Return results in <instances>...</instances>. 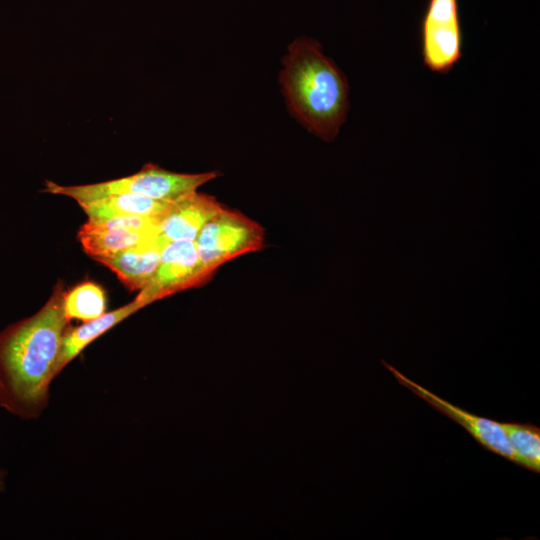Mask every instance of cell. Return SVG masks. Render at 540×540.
<instances>
[{
    "mask_svg": "<svg viewBox=\"0 0 540 540\" xmlns=\"http://www.w3.org/2000/svg\"><path fill=\"white\" fill-rule=\"evenodd\" d=\"M279 81L289 110L311 133L333 140L349 109L348 84L338 67L312 39L288 47Z\"/></svg>",
    "mask_w": 540,
    "mask_h": 540,
    "instance_id": "2",
    "label": "cell"
},
{
    "mask_svg": "<svg viewBox=\"0 0 540 540\" xmlns=\"http://www.w3.org/2000/svg\"><path fill=\"white\" fill-rule=\"evenodd\" d=\"M141 308L143 305L135 298L128 304L105 312L100 317L84 322L80 326L68 327L61 342L56 366L57 376L90 343Z\"/></svg>",
    "mask_w": 540,
    "mask_h": 540,
    "instance_id": "9",
    "label": "cell"
},
{
    "mask_svg": "<svg viewBox=\"0 0 540 540\" xmlns=\"http://www.w3.org/2000/svg\"><path fill=\"white\" fill-rule=\"evenodd\" d=\"M158 231H135L122 228H100L87 222L78 232L83 250L93 259L115 254L152 241Z\"/></svg>",
    "mask_w": 540,
    "mask_h": 540,
    "instance_id": "11",
    "label": "cell"
},
{
    "mask_svg": "<svg viewBox=\"0 0 540 540\" xmlns=\"http://www.w3.org/2000/svg\"><path fill=\"white\" fill-rule=\"evenodd\" d=\"M382 364L393 374L399 384L426 401L435 410L462 426L483 448L520 465L519 458L510 445L501 422L463 410L408 379L383 360Z\"/></svg>",
    "mask_w": 540,
    "mask_h": 540,
    "instance_id": "6",
    "label": "cell"
},
{
    "mask_svg": "<svg viewBox=\"0 0 540 540\" xmlns=\"http://www.w3.org/2000/svg\"><path fill=\"white\" fill-rule=\"evenodd\" d=\"M264 230L252 219L223 206L200 230L196 240L199 260L213 276L229 260L263 248Z\"/></svg>",
    "mask_w": 540,
    "mask_h": 540,
    "instance_id": "4",
    "label": "cell"
},
{
    "mask_svg": "<svg viewBox=\"0 0 540 540\" xmlns=\"http://www.w3.org/2000/svg\"><path fill=\"white\" fill-rule=\"evenodd\" d=\"M63 308L68 320L91 321L105 313V293L100 285L91 281L83 282L65 292Z\"/></svg>",
    "mask_w": 540,
    "mask_h": 540,
    "instance_id": "12",
    "label": "cell"
},
{
    "mask_svg": "<svg viewBox=\"0 0 540 540\" xmlns=\"http://www.w3.org/2000/svg\"><path fill=\"white\" fill-rule=\"evenodd\" d=\"M5 488L4 472L0 470V491H3Z\"/></svg>",
    "mask_w": 540,
    "mask_h": 540,
    "instance_id": "15",
    "label": "cell"
},
{
    "mask_svg": "<svg viewBox=\"0 0 540 540\" xmlns=\"http://www.w3.org/2000/svg\"><path fill=\"white\" fill-rule=\"evenodd\" d=\"M173 202L156 200L132 193H118L78 202V204L87 214L88 219L129 215L162 218Z\"/></svg>",
    "mask_w": 540,
    "mask_h": 540,
    "instance_id": "10",
    "label": "cell"
},
{
    "mask_svg": "<svg viewBox=\"0 0 540 540\" xmlns=\"http://www.w3.org/2000/svg\"><path fill=\"white\" fill-rule=\"evenodd\" d=\"M510 445L519 458L520 466L539 473L540 429L530 423L501 422Z\"/></svg>",
    "mask_w": 540,
    "mask_h": 540,
    "instance_id": "13",
    "label": "cell"
},
{
    "mask_svg": "<svg viewBox=\"0 0 540 540\" xmlns=\"http://www.w3.org/2000/svg\"><path fill=\"white\" fill-rule=\"evenodd\" d=\"M164 245L157 237L139 246L94 260L111 269L130 290H141L155 273Z\"/></svg>",
    "mask_w": 540,
    "mask_h": 540,
    "instance_id": "8",
    "label": "cell"
},
{
    "mask_svg": "<svg viewBox=\"0 0 540 540\" xmlns=\"http://www.w3.org/2000/svg\"><path fill=\"white\" fill-rule=\"evenodd\" d=\"M215 171L204 173H176L148 163L135 174L84 185H59L45 182L44 192L63 195L82 202L111 194L132 193L161 201H175L196 191L203 184L215 179Z\"/></svg>",
    "mask_w": 540,
    "mask_h": 540,
    "instance_id": "3",
    "label": "cell"
},
{
    "mask_svg": "<svg viewBox=\"0 0 540 540\" xmlns=\"http://www.w3.org/2000/svg\"><path fill=\"white\" fill-rule=\"evenodd\" d=\"M422 27H460L456 0H431Z\"/></svg>",
    "mask_w": 540,
    "mask_h": 540,
    "instance_id": "14",
    "label": "cell"
},
{
    "mask_svg": "<svg viewBox=\"0 0 540 540\" xmlns=\"http://www.w3.org/2000/svg\"><path fill=\"white\" fill-rule=\"evenodd\" d=\"M212 278L203 268L195 241L165 243L155 273L135 297L143 307L178 292L204 285Z\"/></svg>",
    "mask_w": 540,
    "mask_h": 540,
    "instance_id": "5",
    "label": "cell"
},
{
    "mask_svg": "<svg viewBox=\"0 0 540 540\" xmlns=\"http://www.w3.org/2000/svg\"><path fill=\"white\" fill-rule=\"evenodd\" d=\"M215 197L196 191L175 200L161 218L158 237L165 244L169 241H195L200 230L221 208Z\"/></svg>",
    "mask_w": 540,
    "mask_h": 540,
    "instance_id": "7",
    "label": "cell"
},
{
    "mask_svg": "<svg viewBox=\"0 0 540 540\" xmlns=\"http://www.w3.org/2000/svg\"><path fill=\"white\" fill-rule=\"evenodd\" d=\"M64 294L58 282L38 312L0 332V407L22 419L38 418L48 405L69 322Z\"/></svg>",
    "mask_w": 540,
    "mask_h": 540,
    "instance_id": "1",
    "label": "cell"
}]
</instances>
